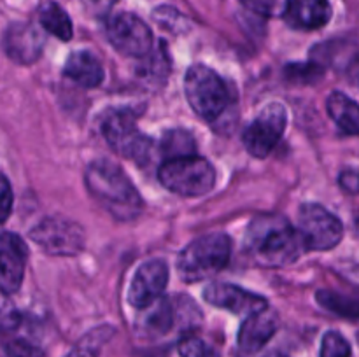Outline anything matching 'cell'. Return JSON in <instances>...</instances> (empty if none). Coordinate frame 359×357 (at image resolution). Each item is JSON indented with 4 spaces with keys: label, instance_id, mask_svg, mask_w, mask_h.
<instances>
[{
    "label": "cell",
    "instance_id": "1",
    "mask_svg": "<svg viewBox=\"0 0 359 357\" xmlns=\"http://www.w3.org/2000/svg\"><path fill=\"white\" fill-rule=\"evenodd\" d=\"M244 248L263 266L290 265L305 251L297 227L279 214H263L252 219L245 233Z\"/></svg>",
    "mask_w": 359,
    "mask_h": 357
},
{
    "label": "cell",
    "instance_id": "2",
    "mask_svg": "<svg viewBox=\"0 0 359 357\" xmlns=\"http://www.w3.org/2000/svg\"><path fill=\"white\" fill-rule=\"evenodd\" d=\"M90 195L119 220H133L142 212V196L128 175L109 160H95L84 172Z\"/></svg>",
    "mask_w": 359,
    "mask_h": 357
},
{
    "label": "cell",
    "instance_id": "3",
    "mask_svg": "<svg viewBox=\"0 0 359 357\" xmlns=\"http://www.w3.org/2000/svg\"><path fill=\"white\" fill-rule=\"evenodd\" d=\"M231 255V240L224 233L203 234L177 258V272L184 282H200L219 273Z\"/></svg>",
    "mask_w": 359,
    "mask_h": 357
},
{
    "label": "cell",
    "instance_id": "4",
    "mask_svg": "<svg viewBox=\"0 0 359 357\" xmlns=\"http://www.w3.org/2000/svg\"><path fill=\"white\" fill-rule=\"evenodd\" d=\"M184 93L193 111L209 122L223 118L231 102L226 83L205 65L189 66L184 77Z\"/></svg>",
    "mask_w": 359,
    "mask_h": 357
},
{
    "label": "cell",
    "instance_id": "5",
    "mask_svg": "<svg viewBox=\"0 0 359 357\" xmlns=\"http://www.w3.org/2000/svg\"><path fill=\"white\" fill-rule=\"evenodd\" d=\"M161 186L179 196H203L216 186V170L198 156L167 160L158 170Z\"/></svg>",
    "mask_w": 359,
    "mask_h": 357
},
{
    "label": "cell",
    "instance_id": "6",
    "mask_svg": "<svg viewBox=\"0 0 359 357\" xmlns=\"http://www.w3.org/2000/svg\"><path fill=\"white\" fill-rule=\"evenodd\" d=\"M135 122L137 114L132 108H116L102 122V133L116 153L144 164L149 160L153 142L137 130Z\"/></svg>",
    "mask_w": 359,
    "mask_h": 357
},
{
    "label": "cell",
    "instance_id": "7",
    "mask_svg": "<svg viewBox=\"0 0 359 357\" xmlns=\"http://www.w3.org/2000/svg\"><path fill=\"white\" fill-rule=\"evenodd\" d=\"M298 233L305 251H332L342 240L344 226L323 205L305 203L298 210Z\"/></svg>",
    "mask_w": 359,
    "mask_h": 357
},
{
    "label": "cell",
    "instance_id": "8",
    "mask_svg": "<svg viewBox=\"0 0 359 357\" xmlns=\"http://www.w3.org/2000/svg\"><path fill=\"white\" fill-rule=\"evenodd\" d=\"M287 126V112L283 104H270L258 114V118L245 128L242 142L251 156L266 158L280 136L284 135Z\"/></svg>",
    "mask_w": 359,
    "mask_h": 357
},
{
    "label": "cell",
    "instance_id": "9",
    "mask_svg": "<svg viewBox=\"0 0 359 357\" xmlns=\"http://www.w3.org/2000/svg\"><path fill=\"white\" fill-rule=\"evenodd\" d=\"M30 238L51 255H76L83 252L86 234L77 223L48 217L30 231Z\"/></svg>",
    "mask_w": 359,
    "mask_h": 357
},
{
    "label": "cell",
    "instance_id": "10",
    "mask_svg": "<svg viewBox=\"0 0 359 357\" xmlns=\"http://www.w3.org/2000/svg\"><path fill=\"white\" fill-rule=\"evenodd\" d=\"M105 35L112 48L132 58H144L153 49V34L135 14L121 13L109 18Z\"/></svg>",
    "mask_w": 359,
    "mask_h": 357
},
{
    "label": "cell",
    "instance_id": "11",
    "mask_svg": "<svg viewBox=\"0 0 359 357\" xmlns=\"http://www.w3.org/2000/svg\"><path fill=\"white\" fill-rule=\"evenodd\" d=\"M168 284V266L161 259H153L139 266L128 289V303L133 308L146 310L156 303Z\"/></svg>",
    "mask_w": 359,
    "mask_h": 357
},
{
    "label": "cell",
    "instance_id": "12",
    "mask_svg": "<svg viewBox=\"0 0 359 357\" xmlns=\"http://www.w3.org/2000/svg\"><path fill=\"white\" fill-rule=\"evenodd\" d=\"M203 298L212 307L223 308V310L238 315H252L269 308L265 298L259 296V294L249 293V290L233 286V284H210V286H207Z\"/></svg>",
    "mask_w": 359,
    "mask_h": 357
},
{
    "label": "cell",
    "instance_id": "13",
    "mask_svg": "<svg viewBox=\"0 0 359 357\" xmlns=\"http://www.w3.org/2000/svg\"><path fill=\"white\" fill-rule=\"evenodd\" d=\"M27 258V245L18 234L0 233V290L6 294L20 290Z\"/></svg>",
    "mask_w": 359,
    "mask_h": 357
},
{
    "label": "cell",
    "instance_id": "14",
    "mask_svg": "<svg viewBox=\"0 0 359 357\" xmlns=\"http://www.w3.org/2000/svg\"><path fill=\"white\" fill-rule=\"evenodd\" d=\"M44 35L35 24L13 23L4 34V51L18 65H32L41 58Z\"/></svg>",
    "mask_w": 359,
    "mask_h": 357
},
{
    "label": "cell",
    "instance_id": "15",
    "mask_svg": "<svg viewBox=\"0 0 359 357\" xmlns=\"http://www.w3.org/2000/svg\"><path fill=\"white\" fill-rule=\"evenodd\" d=\"M277 331L276 314L269 308L258 314L248 315L238 331V346L244 354H256L272 340Z\"/></svg>",
    "mask_w": 359,
    "mask_h": 357
},
{
    "label": "cell",
    "instance_id": "16",
    "mask_svg": "<svg viewBox=\"0 0 359 357\" xmlns=\"http://www.w3.org/2000/svg\"><path fill=\"white\" fill-rule=\"evenodd\" d=\"M284 18L297 30H318L332 20V6L330 0H290Z\"/></svg>",
    "mask_w": 359,
    "mask_h": 357
},
{
    "label": "cell",
    "instance_id": "17",
    "mask_svg": "<svg viewBox=\"0 0 359 357\" xmlns=\"http://www.w3.org/2000/svg\"><path fill=\"white\" fill-rule=\"evenodd\" d=\"M63 74L83 88L100 86L105 76L100 59L90 51H74L67 58Z\"/></svg>",
    "mask_w": 359,
    "mask_h": 357
},
{
    "label": "cell",
    "instance_id": "18",
    "mask_svg": "<svg viewBox=\"0 0 359 357\" xmlns=\"http://www.w3.org/2000/svg\"><path fill=\"white\" fill-rule=\"evenodd\" d=\"M312 58L319 65H330L333 69H351L359 62V46L353 41H328L312 49Z\"/></svg>",
    "mask_w": 359,
    "mask_h": 357
},
{
    "label": "cell",
    "instance_id": "19",
    "mask_svg": "<svg viewBox=\"0 0 359 357\" xmlns=\"http://www.w3.org/2000/svg\"><path fill=\"white\" fill-rule=\"evenodd\" d=\"M326 111L347 135H359V105L347 94L333 91L326 100Z\"/></svg>",
    "mask_w": 359,
    "mask_h": 357
},
{
    "label": "cell",
    "instance_id": "20",
    "mask_svg": "<svg viewBox=\"0 0 359 357\" xmlns=\"http://www.w3.org/2000/svg\"><path fill=\"white\" fill-rule=\"evenodd\" d=\"M39 21H41L42 28L58 37L60 41L67 42L72 38L74 28L72 20L69 14L63 10V7L56 2H44L39 7Z\"/></svg>",
    "mask_w": 359,
    "mask_h": 357
},
{
    "label": "cell",
    "instance_id": "21",
    "mask_svg": "<svg viewBox=\"0 0 359 357\" xmlns=\"http://www.w3.org/2000/svg\"><path fill=\"white\" fill-rule=\"evenodd\" d=\"M316 300L325 310L332 312L339 317L349 318V321H359V298L323 289L316 293Z\"/></svg>",
    "mask_w": 359,
    "mask_h": 357
},
{
    "label": "cell",
    "instance_id": "22",
    "mask_svg": "<svg viewBox=\"0 0 359 357\" xmlns=\"http://www.w3.org/2000/svg\"><path fill=\"white\" fill-rule=\"evenodd\" d=\"M196 144L191 133L184 130H170L161 139V153L167 160H177V158L195 156Z\"/></svg>",
    "mask_w": 359,
    "mask_h": 357
},
{
    "label": "cell",
    "instance_id": "23",
    "mask_svg": "<svg viewBox=\"0 0 359 357\" xmlns=\"http://www.w3.org/2000/svg\"><path fill=\"white\" fill-rule=\"evenodd\" d=\"M111 336L112 329L107 328V326L95 329V331L88 332V335L77 343L76 349H74L67 357H98L100 346L104 345Z\"/></svg>",
    "mask_w": 359,
    "mask_h": 357
},
{
    "label": "cell",
    "instance_id": "24",
    "mask_svg": "<svg viewBox=\"0 0 359 357\" xmlns=\"http://www.w3.org/2000/svg\"><path fill=\"white\" fill-rule=\"evenodd\" d=\"M147 308H151V314L146 318V328L160 335L167 332L174 324V312H172L170 303L167 300H160Z\"/></svg>",
    "mask_w": 359,
    "mask_h": 357
},
{
    "label": "cell",
    "instance_id": "25",
    "mask_svg": "<svg viewBox=\"0 0 359 357\" xmlns=\"http://www.w3.org/2000/svg\"><path fill=\"white\" fill-rule=\"evenodd\" d=\"M325 76V66L318 62L311 63H293L286 66V77L290 83L297 84H314L323 79Z\"/></svg>",
    "mask_w": 359,
    "mask_h": 357
},
{
    "label": "cell",
    "instance_id": "26",
    "mask_svg": "<svg viewBox=\"0 0 359 357\" xmlns=\"http://www.w3.org/2000/svg\"><path fill=\"white\" fill-rule=\"evenodd\" d=\"M144 72L151 79H167L168 70H170V62H168L167 48L163 44L158 46V49H151L149 55L144 56Z\"/></svg>",
    "mask_w": 359,
    "mask_h": 357
},
{
    "label": "cell",
    "instance_id": "27",
    "mask_svg": "<svg viewBox=\"0 0 359 357\" xmlns=\"http://www.w3.org/2000/svg\"><path fill=\"white\" fill-rule=\"evenodd\" d=\"M251 13L265 18H277L286 14L290 0H238Z\"/></svg>",
    "mask_w": 359,
    "mask_h": 357
},
{
    "label": "cell",
    "instance_id": "28",
    "mask_svg": "<svg viewBox=\"0 0 359 357\" xmlns=\"http://www.w3.org/2000/svg\"><path fill=\"white\" fill-rule=\"evenodd\" d=\"M353 350H351L349 342L344 338L340 332L328 331L323 336L321 343V354L319 357H351Z\"/></svg>",
    "mask_w": 359,
    "mask_h": 357
},
{
    "label": "cell",
    "instance_id": "29",
    "mask_svg": "<svg viewBox=\"0 0 359 357\" xmlns=\"http://www.w3.org/2000/svg\"><path fill=\"white\" fill-rule=\"evenodd\" d=\"M154 20H156L161 27L168 28V30L175 31V34L184 31L189 28L188 20H186L177 9H174V7H158V9L154 10Z\"/></svg>",
    "mask_w": 359,
    "mask_h": 357
},
{
    "label": "cell",
    "instance_id": "30",
    "mask_svg": "<svg viewBox=\"0 0 359 357\" xmlns=\"http://www.w3.org/2000/svg\"><path fill=\"white\" fill-rule=\"evenodd\" d=\"M13 203L14 195L11 182L7 181L6 175L0 174V224L9 219L11 212H13Z\"/></svg>",
    "mask_w": 359,
    "mask_h": 357
},
{
    "label": "cell",
    "instance_id": "31",
    "mask_svg": "<svg viewBox=\"0 0 359 357\" xmlns=\"http://www.w3.org/2000/svg\"><path fill=\"white\" fill-rule=\"evenodd\" d=\"M209 346L198 338V336H184L179 342V354L181 357H203Z\"/></svg>",
    "mask_w": 359,
    "mask_h": 357
},
{
    "label": "cell",
    "instance_id": "32",
    "mask_svg": "<svg viewBox=\"0 0 359 357\" xmlns=\"http://www.w3.org/2000/svg\"><path fill=\"white\" fill-rule=\"evenodd\" d=\"M6 357H46L44 352L37 346L30 345L28 342L23 340H16L11 342L6 349Z\"/></svg>",
    "mask_w": 359,
    "mask_h": 357
},
{
    "label": "cell",
    "instance_id": "33",
    "mask_svg": "<svg viewBox=\"0 0 359 357\" xmlns=\"http://www.w3.org/2000/svg\"><path fill=\"white\" fill-rule=\"evenodd\" d=\"M339 184L344 191L351 192V195H358L359 192V174L354 170H344L339 177Z\"/></svg>",
    "mask_w": 359,
    "mask_h": 357
},
{
    "label": "cell",
    "instance_id": "34",
    "mask_svg": "<svg viewBox=\"0 0 359 357\" xmlns=\"http://www.w3.org/2000/svg\"><path fill=\"white\" fill-rule=\"evenodd\" d=\"M118 0H88V6L97 14H107Z\"/></svg>",
    "mask_w": 359,
    "mask_h": 357
},
{
    "label": "cell",
    "instance_id": "35",
    "mask_svg": "<svg viewBox=\"0 0 359 357\" xmlns=\"http://www.w3.org/2000/svg\"><path fill=\"white\" fill-rule=\"evenodd\" d=\"M203 357H219V354H217L214 349H209V350H207V354H205V356H203Z\"/></svg>",
    "mask_w": 359,
    "mask_h": 357
},
{
    "label": "cell",
    "instance_id": "36",
    "mask_svg": "<svg viewBox=\"0 0 359 357\" xmlns=\"http://www.w3.org/2000/svg\"><path fill=\"white\" fill-rule=\"evenodd\" d=\"M358 343H359V335H358Z\"/></svg>",
    "mask_w": 359,
    "mask_h": 357
}]
</instances>
